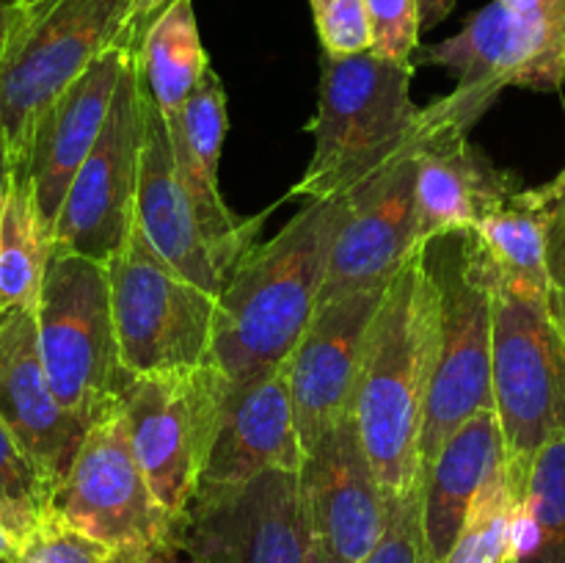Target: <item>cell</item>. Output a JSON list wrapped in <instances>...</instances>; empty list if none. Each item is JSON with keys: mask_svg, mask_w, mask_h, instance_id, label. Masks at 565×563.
I'll list each match as a JSON object with an SVG mask.
<instances>
[{"mask_svg": "<svg viewBox=\"0 0 565 563\" xmlns=\"http://www.w3.org/2000/svg\"><path fill=\"white\" fill-rule=\"evenodd\" d=\"M11 185V155H9V141H6V132L0 127V215H3L6 196H9Z\"/></svg>", "mask_w": 565, "mask_h": 563, "instance_id": "cell-37", "label": "cell"}, {"mask_svg": "<svg viewBox=\"0 0 565 563\" xmlns=\"http://www.w3.org/2000/svg\"><path fill=\"white\" fill-rule=\"evenodd\" d=\"M136 224L147 241L158 248L160 257L174 265L185 279L221 296L230 282L213 243L204 235L191 199L177 174L174 149H171L169 125L158 105L143 88V141L141 166H138Z\"/></svg>", "mask_w": 565, "mask_h": 563, "instance_id": "cell-21", "label": "cell"}, {"mask_svg": "<svg viewBox=\"0 0 565 563\" xmlns=\"http://www.w3.org/2000/svg\"><path fill=\"white\" fill-rule=\"evenodd\" d=\"M230 379L213 364L136 375L121 397L132 450L171 519L185 524Z\"/></svg>", "mask_w": 565, "mask_h": 563, "instance_id": "cell-9", "label": "cell"}, {"mask_svg": "<svg viewBox=\"0 0 565 563\" xmlns=\"http://www.w3.org/2000/svg\"><path fill=\"white\" fill-rule=\"evenodd\" d=\"M458 0H419V11H423V31H430L439 22H445L452 14Z\"/></svg>", "mask_w": 565, "mask_h": 563, "instance_id": "cell-36", "label": "cell"}, {"mask_svg": "<svg viewBox=\"0 0 565 563\" xmlns=\"http://www.w3.org/2000/svg\"><path fill=\"white\" fill-rule=\"evenodd\" d=\"M307 563H342L337 561L334 555H331L329 550H323V546L318 544V541L309 539V552H307Z\"/></svg>", "mask_w": 565, "mask_h": 563, "instance_id": "cell-39", "label": "cell"}, {"mask_svg": "<svg viewBox=\"0 0 565 563\" xmlns=\"http://www.w3.org/2000/svg\"><path fill=\"white\" fill-rule=\"evenodd\" d=\"M505 464L500 417L494 408L458 425L439 456L425 469V530L436 563H441L456 544L469 506L494 469Z\"/></svg>", "mask_w": 565, "mask_h": 563, "instance_id": "cell-23", "label": "cell"}, {"mask_svg": "<svg viewBox=\"0 0 565 563\" xmlns=\"http://www.w3.org/2000/svg\"><path fill=\"white\" fill-rule=\"evenodd\" d=\"M53 243L39 219L25 171L11 169L9 196L0 215V312L36 307Z\"/></svg>", "mask_w": 565, "mask_h": 563, "instance_id": "cell-26", "label": "cell"}, {"mask_svg": "<svg viewBox=\"0 0 565 563\" xmlns=\"http://www.w3.org/2000/svg\"><path fill=\"white\" fill-rule=\"evenodd\" d=\"M370 22V53L397 64H414L423 33L419 0H364Z\"/></svg>", "mask_w": 565, "mask_h": 563, "instance_id": "cell-32", "label": "cell"}, {"mask_svg": "<svg viewBox=\"0 0 565 563\" xmlns=\"http://www.w3.org/2000/svg\"><path fill=\"white\" fill-rule=\"evenodd\" d=\"M143 141V81L138 53L121 72L97 144L72 180L53 235V252L108 265L136 226L138 166Z\"/></svg>", "mask_w": 565, "mask_h": 563, "instance_id": "cell-12", "label": "cell"}, {"mask_svg": "<svg viewBox=\"0 0 565 563\" xmlns=\"http://www.w3.org/2000/svg\"><path fill=\"white\" fill-rule=\"evenodd\" d=\"M301 464L287 362L254 379L230 381L199 489L243 484L265 469L298 472Z\"/></svg>", "mask_w": 565, "mask_h": 563, "instance_id": "cell-19", "label": "cell"}, {"mask_svg": "<svg viewBox=\"0 0 565 563\" xmlns=\"http://www.w3.org/2000/svg\"><path fill=\"white\" fill-rule=\"evenodd\" d=\"M171 3H174V0H130V11H127V22L125 31H121L119 47L136 50L138 53L149 25H152Z\"/></svg>", "mask_w": 565, "mask_h": 563, "instance_id": "cell-35", "label": "cell"}, {"mask_svg": "<svg viewBox=\"0 0 565 563\" xmlns=\"http://www.w3.org/2000/svg\"><path fill=\"white\" fill-rule=\"evenodd\" d=\"M386 287L318 304L287 359L292 408L303 453L353 414L370 329Z\"/></svg>", "mask_w": 565, "mask_h": 563, "instance_id": "cell-15", "label": "cell"}, {"mask_svg": "<svg viewBox=\"0 0 565 563\" xmlns=\"http://www.w3.org/2000/svg\"><path fill=\"white\" fill-rule=\"evenodd\" d=\"M348 208V196L312 199L276 237L248 248L218 296L207 364L246 381L290 359L320 304Z\"/></svg>", "mask_w": 565, "mask_h": 563, "instance_id": "cell-1", "label": "cell"}, {"mask_svg": "<svg viewBox=\"0 0 565 563\" xmlns=\"http://www.w3.org/2000/svg\"><path fill=\"white\" fill-rule=\"evenodd\" d=\"M546 210V279L550 315L565 337V166L555 180L541 185Z\"/></svg>", "mask_w": 565, "mask_h": 563, "instance_id": "cell-34", "label": "cell"}, {"mask_svg": "<svg viewBox=\"0 0 565 563\" xmlns=\"http://www.w3.org/2000/svg\"><path fill=\"white\" fill-rule=\"evenodd\" d=\"M138 66H141L143 88L160 114H180L204 72L210 70L193 14V0H174L149 25L138 47Z\"/></svg>", "mask_w": 565, "mask_h": 563, "instance_id": "cell-24", "label": "cell"}, {"mask_svg": "<svg viewBox=\"0 0 565 563\" xmlns=\"http://www.w3.org/2000/svg\"><path fill=\"white\" fill-rule=\"evenodd\" d=\"M441 298V342L425 408L423 472L447 436L469 417L494 408V290L497 265L475 230L425 243Z\"/></svg>", "mask_w": 565, "mask_h": 563, "instance_id": "cell-4", "label": "cell"}, {"mask_svg": "<svg viewBox=\"0 0 565 563\" xmlns=\"http://www.w3.org/2000/svg\"><path fill=\"white\" fill-rule=\"evenodd\" d=\"M500 279L546 298V210L539 188H519L472 226Z\"/></svg>", "mask_w": 565, "mask_h": 563, "instance_id": "cell-25", "label": "cell"}, {"mask_svg": "<svg viewBox=\"0 0 565 563\" xmlns=\"http://www.w3.org/2000/svg\"><path fill=\"white\" fill-rule=\"evenodd\" d=\"M132 53L136 50L127 47L105 50L64 92L55 94L33 121L25 160L17 171H25L31 180L33 202H36L50 243H53L55 224H58L72 180L103 132L121 72Z\"/></svg>", "mask_w": 565, "mask_h": 563, "instance_id": "cell-17", "label": "cell"}, {"mask_svg": "<svg viewBox=\"0 0 565 563\" xmlns=\"http://www.w3.org/2000/svg\"><path fill=\"white\" fill-rule=\"evenodd\" d=\"M14 555H17V539L3 528V524H0V563H14Z\"/></svg>", "mask_w": 565, "mask_h": 563, "instance_id": "cell-38", "label": "cell"}, {"mask_svg": "<svg viewBox=\"0 0 565 563\" xmlns=\"http://www.w3.org/2000/svg\"><path fill=\"white\" fill-rule=\"evenodd\" d=\"M516 513L519 491L502 464L472 500L461 533L441 563H511Z\"/></svg>", "mask_w": 565, "mask_h": 563, "instance_id": "cell-28", "label": "cell"}, {"mask_svg": "<svg viewBox=\"0 0 565 563\" xmlns=\"http://www.w3.org/2000/svg\"><path fill=\"white\" fill-rule=\"evenodd\" d=\"M298 484L309 539L337 561L364 563L384 533L386 491L353 414L303 453Z\"/></svg>", "mask_w": 565, "mask_h": 563, "instance_id": "cell-14", "label": "cell"}, {"mask_svg": "<svg viewBox=\"0 0 565 563\" xmlns=\"http://www.w3.org/2000/svg\"><path fill=\"white\" fill-rule=\"evenodd\" d=\"M0 417L58 491L88 431L50 386L33 307L0 312Z\"/></svg>", "mask_w": 565, "mask_h": 563, "instance_id": "cell-18", "label": "cell"}, {"mask_svg": "<svg viewBox=\"0 0 565 563\" xmlns=\"http://www.w3.org/2000/svg\"><path fill=\"white\" fill-rule=\"evenodd\" d=\"M423 61L456 77L445 103L469 130L508 86L557 92L565 83V36L541 17L491 0L456 36L425 47Z\"/></svg>", "mask_w": 565, "mask_h": 563, "instance_id": "cell-11", "label": "cell"}, {"mask_svg": "<svg viewBox=\"0 0 565 563\" xmlns=\"http://www.w3.org/2000/svg\"><path fill=\"white\" fill-rule=\"evenodd\" d=\"M166 125H169L171 149H174V163L182 188H185L188 199L196 210L199 224H202L207 241L213 243L226 276H232V270L246 257L248 248L257 246L254 237L263 230L270 210L252 215V219H237L221 196L218 160L226 130H230V116H226L224 83L213 66L204 72V77L193 88L180 114L166 116Z\"/></svg>", "mask_w": 565, "mask_h": 563, "instance_id": "cell-20", "label": "cell"}, {"mask_svg": "<svg viewBox=\"0 0 565 563\" xmlns=\"http://www.w3.org/2000/svg\"><path fill=\"white\" fill-rule=\"evenodd\" d=\"M33 309L50 386L88 431L121 408L132 381L121 364L108 265L53 252Z\"/></svg>", "mask_w": 565, "mask_h": 563, "instance_id": "cell-5", "label": "cell"}, {"mask_svg": "<svg viewBox=\"0 0 565 563\" xmlns=\"http://www.w3.org/2000/svg\"><path fill=\"white\" fill-rule=\"evenodd\" d=\"M53 511L94 539L143 550L158 563L180 552L182 524L160 506L138 464L125 408L88 428Z\"/></svg>", "mask_w": 565, "mask_h": 563, "instance_id": "cell-10", "label": "cell"}, {"mask_svg": "<svg viewBox=\"0 0 565 563\" xmlns=\"http://www.w3.org/2000/svg\"><path fill=\"white\" fill-rule=\"evenodd\" d=\"M17 0H0V53H3V42H6V31H9V20H11V9H14Z\"/></svg>", "mask_w": 565, "mask_h": 563, "instance_id": "cell-40", "label": "cell"}, {"mask_svg": "<svg viewBox=\"0 0 565 563\" xmlns=\"http://www.w3.org/2000/svg\"><path fill=\"white\" fill-rule=\"evenodd\" d=\"M180 552L193 563H307L298 472L265 469L243 484L202 486L188 508Z\"/></svg>", "mask_w": 565, "mask_h": 563, "instance_id": "cell-13", "label": "cell"}, {"mask_svg": "<svg viewBox=\"0 0 565 563\" xmlns=\"http://www.w3.org/2000/svg\"><path fill=\"white\" fill-rule=\"evenodd\" d=\"M412 77L414 64L375 53H323L318 110L307 125L315 155L290 196H348L419 149L428 119L412 99Z\"/></svg>", "mask_w": 565, "mask_h": 563, "instance_id": "cell-3", "label": "cell"}, {"mask_svg": "<svg viewBox=\"0 0 565 563\" xmlns=\"http://www.w3.org/2000/svg\"><path fill=\"white\" fill-rule=\"evenodd\" d=\"M511 563H565V439L546 442L530 464Z\"/></svg>", "mask_w": 565, "mask_h": 563, "instance_id": "cell-27", "label": "cell"}, {"mask_svg": "<svg viewBox=\"0 0 565 563\" xmlns=\"http://www.w3.org/2000/svg\"><path fill=\"white\" fill-rule=\"evenodd\" d=\"M494 412L505 467L522 497L535 453L565 439V337L544 296L508 285L494 290Z\"/></svg>", "mask_w": 565, "mask_h": 563, "instance_id": "cell-7", "label": "cell"}, {"mask_svg": "<svg viewBox=\"0 0 565 563\" xmlns=\"http://www.w3.org/2000/svg\"><path fill=\"white\" fill-rule=\"evenodd\" d=\"M130 0H17L0 53V127L11 169L25 160L28 136L55 94L97 55L119 47Z\"/></svg>", "mask_w": 565, "mask_h": 563, "instance_id": "cell-6", "label": "cell"}, {"mask_svg": "<svg viewBox=\"0 0 565 563\" xmlns=\"http://www.w3.org/2000/svg\"><path fill=\"white\" fill-rule=\"evenodd\" d=\"M428 136L417 149V221L419 243L445 232L472 230L480 219L516 193L519 177L497 169L469 132L447 125L425 105Z\"/></svg>", "mask_w": 565, "mask_h": 563, "instance_id": "cell-22", "label": "cell"}, {"mask_svg": "<svg viewBox=\"0 0 565 563\" xmlns=\"http://www.w3.org/2000/svg\"><path fill=\"white\" fill-rule=\"evenodd\" d=\"M348 219L331 248L320 304L386 287L417 252V149L348 193Z\"/></svg>", "mask_w": 565, "mask_h": 563, "instance_id": "cell-16", "label": "cell"}, {"mask_svg": "<svg viewBox=\"0 0 565 563\" xmlns=\"http://www.w3.org/2000/svg\"><path fill=\"white\" fill-rule=\"evenodd\" d=\"M364 563H436L425 530V478L401 495H386L384 533Z\"/></svg>", "mask_w": 565, "mask_h": 563, "instance_id": "cell-31", "label": "cell"}, {"mask_svg": "<svg viewBox=\"0 0 565 563\" xmlns=\"http://www.w3.org/2000/svg\"><path fill=\"white\" fill-rule=\"evenodd\" d=\"M14 563H158L132 546H116L83 533L50 508L25 535L17 539Z\"/></svg>", "mask_w": 565, "mask_h": 563, "instance_id": "cell-30", "label": "cell"}, {"mask_svg": "<svg viewBox=\"0 0 565 563\" xmlns=\"http://www.w3.org/2000/svg\"><path fill=\"white\" fill-rule=\"evenodd\" d=\"M439 342L441 298L423 243L386 285L353 401L359 434L386 495L425 478L419 445Z\"/></svg>", "mask_w": 565, "mask_h": 563, "instance_id": "cell-2", "label": "cell"}, {"mask_svg": "<svg viewBox=\"0 0 565 563\" xmlns=\"http://www.w3.org/2000/svg\"><path fill=\"white\" fill-rule=\"evenodd\" d=\"M163 563H193V561H174V557H171V561H163Z\"/></svg>", "mask_w": 565, "mask_h": 563, "instance_id": "cell-41", "label": "cell"}, {"mask_svg": "<svg viewBox=\"0 0 565 563\" xmlns=\"http://www.w3.org/2000/svg\"><path fill=\"white\" fill-rule=\"evenodd\" d=\"M108 276L121 364L132 379L207 362L218 296L166 263L138 224Z\"/></svg>", "mask_w": 565, "mask_h": 563, "instance_id": "cell-8", "label": "cell"}, {"mask_svg": "<svg viewBox=\"0 0 565 563\" xmlns=\"http://www.w3.org/2000/svg\"><path fill=\"white\" fill-rule=\"evenodd\" d=\"M323 53L359 55L370 53V22L364 0H309Z\"/></svg>", "mask_w": 565, "mask_h": 563, "instance_id": "cell-33", "label": "cell"}, {"mask_svg": "<svg viewBox=\"0 0 565 563\" xmlns=\"http://www.w3.org/2000/svg\"><path fill=\"white\" fill-rule=\"evenodd\" d=\"M53 497L55 486L0 417V524L20 539L53 508Z\"/></svg>", "mask_w": 565, "mask_h": 563, "instance_id": "cell-29", "label": "cell"}]
</instances>
